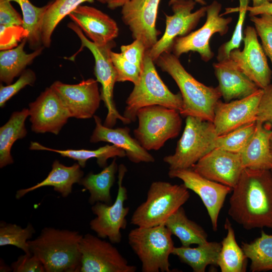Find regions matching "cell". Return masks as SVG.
Instances as JSON below:
<instances>
[{
	"mask_svg": "<svg viewBox=\"0 0 272 272\" xmlns=\"http://www.w3.org/2000/svg\"><path fill=\"white\" fill-rule=\"evenodd\" d=\"M228 215L246 230L272 228V172L244 168L232 188Z\"/></svg>",
	"mask_w": 272,
	"mask_h": 272,
	"instance_id": "6da1fadb",
	"label": "cell"
},
{
	"mask_svg": "<svg viewBox=\"0 0 272 272\" xmlns=\"http://www.w3.org/2000/svg\"><path fill=\"white\" fill-rule=\"evenodd\" d=\"M155 62L172 78L180 90L183 100L181 115L213 122L216 104L222 97L218 87L207 86L196 80L171 51L163 52Z\"/></svg>",
	"mask_w": 272,
	"mask_h": 272,
	"instance_id": "7a4b0ae2",
	"label": "cell"
},
{
	"mask_svg": "<svg viewBox=\"0 0 272 272\" xmlns=\"http://www.w3.org/2000/svg\"><path fill=\"white\" fill-rule=\"evenodd\" d=\"M82 237L78 231L45 227L28 243L30 252L41 261L45 271L78 272Z\"/></svg>",
	"mask_w": 272,
	"mask_h": 272,
	"instance_id": "3957f363",
	"label": "cell"
},
{
	"mask_svg": "<svg viewBox=\"0 0 272 272\" xmlns=\"http://www.w3.org/2000/svg\"><path fill=\"white\" fill-rule=\"evenodd\" d=\"M151 105H161L180 112L183 100L180 93H172L163 82L147 50L140 80L126 99L123 115L131 122L134 121L138 111Z\"/></svg>",
	"mask_w": 272,
	"mask_h": 272,
	"instance_id": "277c9868",
	"label": "cell"
},
{
	"mask_svg": "<svg viewBox=\"0 0 272 272\" xmlns=\"http://www.w3.org/2000/svg\"><path fill=\"white\" fill-rule=\"evenodd\" d=\"M189 197L188 189L183 183L173 184L164 181H154L148 190L146 199L133 212L130 223L142 227L164 224Z\"/></svg>",
	"mask_w": 272,
	"mask_h": 272,
	"instance_id": "5b68a950",
	"label": "cell"
},
{
	"mask_svg": "<svg viewBox=\"0 0 272 272\" xmlns=\"http://www.w3.org/2000/svg\"><path fill=\"white\" fill-rule=\"evenodd\" d=\"M172 235L164 224L130 231L128 242L142 263L143 272L171 271L169 258L175 247Z\"/></svg>",
	"mask_w": 272,
	"mask_h": 272,
	"instance_id": "8992f818",
	"label": "cell"
},
{
	"mask_svg": "<svg viewBox=\"0 0 272 272\" xmlns=\"http://www.w3.org/2000/svg\"><path fill=\"white\" fill-rule=\"evenodd\" d=\"M218 135L213 122L188 116L174 154L163 158L169 170L192 168L215 149Z\"/></svg>",
	"mask_w": 272,
	"mask_h": 272,
	"instance_id": "52a82bcc",
	"label": "cell"
},
{
	"mask_svg": "<svg viewBox=\"0 0 272 272\" xmlns=\"http://www.w3.org/2000/svg\"><path fill=\"white\" fill-rule=\"evenodd\" d=\"M137 118L138 126L133 131L134 138L147 151L160 150L168 140L179 135L182 127L180 112L161 105L141 108Z\"/></svg>",
	"mask_w": 272,
	"mask_h": 272,
	"instance_id": "ba28073f",
	"label": "cell"
},
{
	"mask_svg": "<svg viewBox=\"0 0 272 272\" xmlns=\"http://www.w3.org/2000/svg\"><path fill=\"white\" fill-rule=\"evenodd\" d=\"M67 27L79 37L81 47L87 48L92 53L95 60L94 75L96 80L101 85V98L107 109V114L103 124L113 127L119 120L124 124L131 121L117 110L113 100V89L117 82V74L111 58L112 49L115 46L112 41L104 45H98L87 38L82 30L74 22L68 24Z\"/></svg>",
	"mask_w": 272,
	"mask_h": 272,
	"instance_id": "9c48e42d",
	"label": "cell"
},
{
	"mask_svg": "<svg viewBox=\"0 0 272 272\" xmlns=\"http://www.w3.org/2000/svg\"><path fill=\"white\" fill-rule=\"evenodd\" d=\"M127 171L124 164L118 166V191L114 202L109 205L97 202L91 208L96 217L90 221V228L97 236L102 239L108 238L113 244L121 242V230L125 229L127 226L126 217L129 209L124 207V202L128 197L127 189L123 184Z\"/></svg>",
	"mask_w": 272,
	"mask_h": 272,
	"instance_id": "30bf717a",
	"label": "cell"
},
{
	"mask_svg": "<svg viewBox=\"0 0 272 272\" xmlns=\"http://www.w3.org/2000/svg\"><path fill=\"white\" fill-rule=\"evenodd\" d=\"M221 9L222 5L217 1L207 6L205 24L187 35L176 38L171 49L173 53L179 58L183 53L196 52L205 62L212 59L214 53L210 45L211 37L216 33L220 36L225 35L232 21L231 17L225 18L220 14Z\"/></svg>",
	"mask_w": 272,
	"mask_h": 272,
	"instance_id": "8fae6325",
	"label": "cell"
},
{
	"mask_svg": "<svg viewBox=\"0 0 272 272\" xmlns=\"http://www.w3.org/2000/svg\"><path fill=\"white\" fill-rule=\"evenodd\" d=\"M113 243L88 233L80 243L81 272H135Z\"/></svg>",
	"mask_w": 272,
	"mask_h": 272,
	"instance_id": "7c38bea8",
	"label": "cell"
},
{
	"mask_svg": "<svg viewBox=\"0 0 272 272\" xmlns=\"http://www.w3.org/2000/svg\"><path fill=\"white\" fill-rule=\"evenodd\" d=\"M196 2L191 0H177L171 6L173 14L165 15L166 28L164 34L147 50L154 62L163 52L171 51L176 38L190 33L206 15L207 6L191 12Z\"/></svg>",
	"mask_w": 272,
	"mask_h": 272,
	"instance_id": "4fadbf2b",
	"label": "cell"
},
{
	"mask_svg": "<svg viewBox=\"0 0 272 272\" xmlns=\"http://www.w3.org/2000/svg\"><path fill=\"white\" fill-rule=\"evenodd\" d=\"M168 175L171 178L181 180L187 189L199 196L207 210L213 230L217 231L220 211L232 188L202 176L192 168L169 170Z\"/></svg>",
	"mask_w": 272,
	"mask_h": 272,
	"instance_id": "5bb4252c",
	"label": "cell"
},
{
	"mask_svg": "<svg viewBox=\"0 0 272 272\" xmlns=\"http://www.w3.org/2000/svg\"><path fill=\"white\" fill-rule=\"evenodd\" d=\"M98 81L93 78L77 84H67L59 81L50 87L56 93L71 117L88 119L93 117L101 100Z\"/></svg>",
	"mask_w": 272,
	"mask_h": 272,
	"instance_id": "9a60e30c",
	"label": "cell"
},
{
	"mask_svg": "<svg viewBox=\"0 0 272 272\" xmlns=\"http://www.w3.org/2000/svg\"><path fill=\"white\" fill-rule=\"evenodd\" d=\"M244 34L243 49L232 50L229 57L259 88L263 89L271 83L272 76L266 55L258 41L255 28L247 26Z\"/></svg>",
	"mask_w": 272,
	"mask_h": 272,
	"instance_id": "2e32d148",
	"label": "cell"
},
{
	"mask_svg": "<svg viewBox=\"0 0 272 272\" xmlns=\"http://www.w3.org/2000/svg\"><path fill=\"white\" fill-rule=\"evenodd\" d=\"M161 0H130L121 7V19L128 26L134 39L142 41L146 49L158 40L160 32L156 28Z\"/></svg>",
	"mask_w": 272,
	"mask_h": 272,
	"instance_id": "e0dca14e",
	"label": "cell"
},
{
	"mask_svg": "<svg viewBox=\"0 0 272 272\" xmlns=\"http://www.w3.org/2000/svg\"><path fill=\"white\" fill-rule=\"evenodd\" d=\"M31 130L37 133L57 135L70 115L59 97L50 87L29 104Z\"/></svg>",
	"mask_w": 272,
	"mask_h": 272,
	"instance_id": "ac0fdd59",
	"label": "cell"
},
{
	"mask_svg": "<svg viewBox=\"0 0 272 272\" xmlns=\"http://www.w3.org/2000/svg\"><path fill=\"white\" fill-rule=\"evenodd\" d=\"M263 90L239 99L223 102L219 100L215 109L213 123L218 135L226 134L256 121Z\"/></svg>",
	"mask_w": 272,
	"mask_h": 272,
	"instance_id": "d6986e66",
	"label": "cell"
},
{
	"mask_svg": "<svg viewBox=\"0 0 272 272\" xmlns=\"http://www.w3.org/2000/svg\"><path fill=\"white\" fill-rule=\"evenodd\" d=\"M192 168L202 176L233 188L244 169L240 153L214 149Z\"/></svg>",
	"mask_w": 272,
	"mask_h": 272,
	"instance_id": "ffe728a7",
	"label": "cell"
},
{
	"mask_svg": "<svg viewBox=\"0 0 272 272\" xmlns=\"http://www.w3.org/2000/svg\"><path fill=\"white\" fill-rule=\"evenodd\" d=\"M69 16L96 45H105L118 35L119 29L116 22L96 8L81 5Z\"/></svg>",
	"mask_w": 272,
	"mask_h": 272,
	"instance_id": "44dd1931",
	"label": "cell"
},
{
	"mask_svg": "<svg viewBox=\"0 0 272 272\" xmlns=\"http://www.w3.org/2000/svg\"><path fill=\"white\" fill-rule=\"evenodd\" d=\"M218 88L225 102L247 97L259 89L230 57L214 63Z\"/></svg>",
	"mask_w": 272,
	"mask_h": 272,
	"instance_id": "7402d4cb",
	"label": "cell"
},
{
	"mask_svg": "<svg viewBox=\"0 0 272 272\" xmlns=\"http://www.w3.org/2000/svg\"><path fill=\"white\" fill-rule=\"evenodd\" d=\"M95 127L90 137L91 143L105 142L123 149L128 160L134 163L154 162V157L130 134L128 127L113 128L105 126L101 118L93 116Z\"/></svg>",
	"mask_w": 272,
	"mask_h": 272,
	"instance_id": "603a6c76",
	"label": "cell"
},
{
	"mask_svg": "<svg viewBox=\"0 0 272 272\" xmlns=\"http://www.w3.org/2000/svg\"><path fill=\"white\" fill-rule=\"evenodd\" d=\"M256 120V128L251 139L240 154L244 168L272 170V154L270 140L272 127Z\"/></svg>",
	"mask_w": 272,
	"mask_h": 272,
	"instance_id": "cb8c5ba5",
	"label": "cell"
},
{
	"mask_svg": "<svg viewBox=\"0 0 272 272\" xmlns=\"http://www.w3.org/2000/svg\"><path fill=\"white\" fill-rule=\"evenodd\" d=\"M78 163L66 166L55 160L52 164L51 170L42 181L31 187L17 190L16 198L20 199L28 193L44 186H52L55 191L66 197L72 191L74 184L79 183L84 172Z\"/></svg>",
	"mask_w": 272,
	"mask_h": 272,
	"instance_id": "d4e9b609",
	"label": "cell"
},
{
	"mask_svg": "<svg viewBox=\"0 0 272 272\" xmlns=\"http://www.w3.org/2000/svg\"><path fill=\"white\" fill-rule=\"evenodd\" d=\"M27 42L26 38L13 48L1 50L0 52V80L7 85L12 84L15 78L21 75L26 66L39 55L43 46L35 50L30 53L24 50Z\"/></svg>",
	"mask_w": 272,
	"mask_h": 272,
	"instance_id": "484cf974",
	"label": "cell"
},
{
	"mask_svg": "<svg viewBox=\"0 0 272 272\" xmlns=\"http://www.w3.org/2000/svg\"><path fill=\"white\" fill-rule=\"evenodd\" d=\"M118 170L116 158L99 173L89 172L83 177L79 184L82 185L90 193L89 202L93 205L97 202L111 204L110 189L115 181V175Z\"/></svg>",
	"mask_w": 272,
	"mask_h": 272,
	"instance_id": "4316f807",
	"label": "cell"
},
{
	"mask_svg": "<svg viewBox=\"0 0 272 272\" xmlns=\"http://www.w3.org/2000/svg\"><path fill=\"white\" fill-rule=\"evenodd\" d=\"M197 245L193 248L183 246L174 247L172 254L177 256L182 262L189 265L194 272H205L209 265L217 266L221 243L208 241Z\"/></svg>",
	"mask_w": 272,
	"mask_h": 272,
	"instance_id": "83f0119b",
	"label": "cell"
},
{
	"mask_svg": "<svg viewBox=\"0 0 272 272\" xmlns=\"http://www.w3.org/2000/svg\"><path fill=\"white\" fill-rule=\"evenodd\" d=\"M29 149L31 150H43L55 152L64 157H67L77 161L81 168L86 166V162L91 158H96L98 166L104 168L107 165V160L117 157L122 158L126 156L124 151L113 145H106L96 150L66 149L57 150L49 148L40 144L31 142Z\"/></svg>",
	"mask_w": 272,
	"mask_h": 272,
	"instance_id": "f1b7e54d",
	"label": "cell"
},
{
	"mask_svg": "<svg viewBox=\"0 0 272 272\" xmlns=\"http://www.w3.org/2000/svg\"><path fill=\"white\" fill-rule=\"evenodd\" d=\"M29 116V108L14 112L8 121L0 127V168L14 163L11 150L14 143L26 137L25 122Z\"/></svg>",
	"mask_w": 272,
	"mask_h": 272,
	"instance_id": "f546056e",
	"label": "cell"
},
{
	"mask_svg": "<svg viewBox=\"0 0 272 272\" xmlns=\"http://www.w3.org/2000/svg\"><path fill=\"white\" fill-rule=\"evenodd\" d=\"M164 225L179 239L181 246L188 247L208 242L207 233L202 227L188 218L182 207L170 216Z\"/></svg>",
	"mask_w": 272,
	"mask_h": 272,
	"instance_id": "4dcf8cb0",
	"label": "cell"
},
{
	"mask_svg": "<svg viewBox=\"0 0 272 272\" xmlns=\"http://www.w3.org/2000/svg\"><path fill=\"white\" fill-rule=\"evenodd\" d=\"M225 228L227 234L221 242L217 266L222 272H245L248 258L242 248L237 244L234 230L228 219L226 220Z\"/></svg>",
	"mask_w": 272,
	"mask_h": 272,
	"instance_id": "1f68e13d",
	"label": "cell"
},
{
	"mask_svg": "<svg viewBox=\"0 0 272 272\" xmlns=\"http://www.w3.org/2000/svg\"><path fill=\"white\" fill-rule=\"evenodd\" d=\"M17 3L23 15L22 27L29 47L34 50L42 46L41 33L43 18L48 3L41 7L33 5L29 0H9Z\"/></svg>",
	"mask_w": 272,
	"mask_h": 272,
	"instance_id": "d6a6232c",
	"label": "cell"
},
{
	"mask_svg": "<svg viewBox=\"0 0 272 272\" xmlns=\"http://www.w3.org/2000/svg\"><path fill=\"white\" fill-rule=\"evenodd\" d=\"M95 0H53L48 3L45 13L41 33L43 47H49L51 42V35L58 24L66 16L85 2L93 3ZM103 3V0H96Z\"/></svg>",
	"mask_w": 272,
	"mask_h": 272,
	"instance_id": "836d02e7",
	"label": "cell"
},
{
	"mask_svg": "<svg viewBox=\"0 0 272 272\" xmlns=\"http://www.w3.org/2000/svg\"><path fill=\"white\" fill-rule=\"evenodd\" d=\"M241 247L250 260L251 271L272 270V234L262 231L259 237L249 243L243 242Z\"/></svg>",
	"mask_w": 272,
	"mask_h": 272,
	"instance_id": "e575fe53",
	"label": "cell"
},
{
	"mask_svg": "<svg viewBox=\"0 0 272 272\" xmlns=\"http://www.w3.org/2000/svg\"><path fill=\"white\" fill-rule=\"evenodd\" d=\"M256 121L245 124L226 134L218 135L215 143V149L241 153L251 137L255 128Z\"/></svg>",
	"mask_w": 272,
	"mask_h": 272,
	"instance_id": "d590c367",
	"label": "cell"
},
{
	"mask_svg": "<svg viewBox=\"0 0 272 272\" xmlns=\"http://www.w3.org/2000/svg\"><path fill=\"white\" fill-rule=\"evenodd\" d=\"M35 232L31 224L22 228L16 224L7 223L4 221L0 223V246H15L25 253H30L28 240Z\"/></svg>",
	"mask_w": 272,
	"mask_h": 272,
	"instance_id": "8d00e7d4",
	"label": "cell"
},
{
	"mask_svg": "<svg viewBox=\"0 0 272 272\" xmlns=\"http://www.w3.org/2000/svg\"><path fill=\"white\" fill-rule=\"evenodd\" d=\"M111 58L117 72V82L129 81L134 85L139 83L142 69L128 61L121 53L111 51Z\"/></svg>",
	"mask_w": 272,
	"mask_h": 272,
	"instance_id": "74e56055",
	"label": "cell"
},
{
	"mask_svg": "<svg viewBox=\"0 0 272 272\" xmlns=\"http://www.w3.org/2000/svg\"><path fill=\"white\" fill-rule=\"evenodd\" d=\"M250 20L254 24L257 34L261 39L262 47L272 65V15L262 14L259 17L251 16Z\"/></svg>",
	"mask_w": 272,
	"mask_h": 272,
	"instance_id": "f35d334b",
	"label": "cell"
},
{
	"mask_svg": "<svg viewBox=\"0 0 272 272\" xmlns=\"http://www.w3.org/2000/svg\"><path fill=\"white\" fill-rule=\"evenodd\" d=\"M248 6H239V18L234 32L230 40L221 45L219 48L217 55L218 61L229 58L231 51L239 48L240 43L243 39V26Z\"/></svg>",
	"mask_w": 272,
	"mask_h": 272,
	"instance_id": "ab89813d",
	"label": "cell"
},
{
	"mask_svg": "<svg viewBox=\"0 0 272 272\" xmlns=\"http://www.w3.org/2000/svg\"><path fill=\"white\" fill-rule=\"evenodd\" d=\"M36 77L35 73L30 69L25 70L18 80L13 84L0 86V107H4L6 102L27 85H33Z\"/></svg>",
	"mask_w": 272,
	"mask_h": 272,
	"instance_id": "60d3db41",
	"label": "cell"
},
{
	"mask_svg": "<svg viewBox=\"0 0 272 272\" xmlns=\"http://www.w3.org/2000/svg\"><path fill=\"white\" fill-rule=\"evenodd\" d=\"M120 50V53L126 59L142 69L145 53L147 50L142 41L134 39L129 44L121 45Z\"/></svg>",
	"mask_w": 272,
	"mask_h": 272,
	"instance_id": "b9f144b4",
	"label": "cell"
},
{
	"mask_svg": "<svg viewBox=\"0 0 272 272\" xmlns=\"http://www.w3.org/2000/svg\"><path fill=\"white\" fill-rule=\"evenodd\" d=\"M11 267L14 272L45 271L41 261L31 253L20 256L16 261L12 263Z\"/></svg>",
	"mask_w": 272,
	"mask_h": 272,
	"instance_id": "7bdbcfd3",
	"label": "cell"
},
{
	"mask_svg": "<svg viewBox=\"0 0 272 272\" xmlns=\"http://www.w3.org/2000/svg\"><path fill=\"white\" fill-rule=\"evenodd\" d=\"M23 18L14 9L9 0H0V26H22Z\"/></svg>",
	"mask_w": 272,
	"mask_h": 272,
	"instance_id": "ee69618b",
	"label": "cell"
},
{
	"mask_svg": "<svg viewBox=\"0 0 272 272\" xmlns=\"http://www.w3.org/2000/svg\"><path fill=\"white\" fill-rule=\"evenodd\" d=\"M262 90L256 120L268 123L272 127V83Z\"/></svg>",
	"mask_w": 272,
	"mask_h": 272,
	"instance_id": "f6af8a7d",
	"label": "cell"
},
{
	"mask_svg": "<svg viewBox=\"0 0 272 272\" xmlns=\"http://www.w3.org/2000/svg\"><path fill=\"white\" fill-rule=\"evenodd\" d=\"M247 11L249 17L258 16L262 14L272 15V2L265 3L258 7L248 6Z\"/></svg>",
	"mask_w": 272,
	"mask_h": 272,
	"instance_id": "bcb514c9",
	"label": "cell"
},
{
	"mask_svg": "<svg viewBox=\"0 0 272 272\" xmlns=\"http://www.w3.org/2000/svg\"><path fill=\"white\" fill-rule=\"evenodd\" d=\"M130 0H103L104 4H106L108 8L114 10L122 7Z\"/></svg>",
	"mask_w": 272,
	"mask_h": 272,
	"instance_id": "7dc6e473",
	"label": "cell"
},
{
	"mask_svg": "<svg viewBox=\"0 0 272 272\" xmlns=\"http://www.w3.org/2000/svg\"><path fill=\"white\" fill-rule=\"evenodd\" d=\"M252 7H258L265 3L272 2V0H251Z\"/></svg>",
	"mask_w": 272,
	"mask_h": 272,
	"instance_id": "c3c4849f",
	"label": "cell"
},
{
	"mask_svg": "<svg viewBox=\"0 0 272 272\" xmlns=\"http://www.w3.org/2000/svg\"><path fill=\"white\" fill-rule=\"evenodd\" d=\"M177 0H169V4H168L169 6H171ZM191 1H194L195 2H196V3H198L202 5V6H206L207 5V3L205 0H191Z\"/></svg>",
	"mask_w": 272,
	"mask_h": 272,
	"instance_id": "681fc988",
	"label": "cell"
},
{
	"mask_svg": "<svg viewBox=\"0 0 272 272\" xmlns=\"http://www.w3.org/2000/svg\"><path fill=\"white\" fill-rule=\"evenodd\" d=\"M251 0H239V6H248V4Z\"/></svg>",
	"mask_w": 272,
	"mask_h": 272,
	"instance_id": "f907efd6",
	"label": "cell"
},
{
	"mask_svg": "<svg viewBox=\"0 0 272 272\" xmlns=\"http://www.w3.org/2000/svg\"><path fill=\"white\" fill-rule=\"evenodd\" d=\"M270 147L271 153L272 154V135H271V137L270 140Z\"/></svg>",
	"mask_w": 272,
	"mask_h": 272,
	"instance_id": "816d5d0a",
	"label": "cell"
},
{
	"mask_svg": "<svg viewBox=\"0 0 272 272\" xmlns=\"http://www.w3.org/2000/svg\"><path fill=\"white\" fill-rule=\"evenodd\" d=\"M271 172H272V170H271Z\"/></svg>",
	"mask_w": 272,
	"mask_h": 272,
	"instance_id": "f5cc1de1",
	"label": "cell"
}]
</instances>
